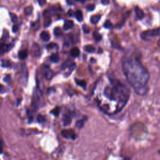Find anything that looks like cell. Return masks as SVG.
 Instances as JSON below:
<instances>
[{
  "label": "cell",
  "mask_w": 160,
  "mask_h": 160,
  "mask_svg": "<svg viewBox=\"0 0 160 160\" xmlns=\"http://www.w3.org/2000/svg\"><path fill=\"white\" fill-rule=\"evenodd\" d=\"M10 17H11V21L14 23H16L18 21V17L17 16L14 14V13H10Z\"/></svg>",
  "instance_id": "d4e9b609"
},
{
  "label": "cell",
  "mask_w": 160,
  "mask_h": 160,
  "mask_svg": "<svg viewBox=\"0 0 160 160\" xmlns=\"http://www.w3.org/2000/svg\"><path fill=\"white\" fill-rule=\"evenodd\" d=\"M68 68H69V71H70L71 72V71H73L74 69L76 68V63L72 62V63L70 65V66H69Z\"/></svg>",
  "instance_id": "e575fe53"
},
{
  "label": "cell",
  "mask_w": 160,
  "mask_h": 160,
  "mask_svg": "<svg viewBox=\"0 0 160 160\" xmlns=\"http://www.w3.org/2000/svg\"><path fill=\"white\" fill-rule=\"evenodd\" d=\"M94 36V38L96 40V41H100L102 38L101 34L99 33H98V32H94L93 34Z\"/></svg>",
  "instance_id": "83f0119b"
},
{
  "label": "cell",
  "mask_w": 160,
  "mask_h": 160,
  "mask_svg": "<svg viewBox=\"0 0 160 160\" xmlns=\"http://www.w3.org/2000/svg\"><path fill=\"white\" fill-rule=\"evenodd\" d=\"M61 135L66 139H74L76 137L75 132L72 129H64L61 131Z\"/></svg>",
  "instance_id": "5b68a950"
},
{
  "label": "cell",
  "mask_w": 160,
  "mask_h": 160,
  "mask_svg": "<svg viewBox=\"0 0 160 160\" xmlns=\"http://www.w3.org/2000/svg\"><path fill=\"white\" fill-rule=\"evenodd\" d=\"M94 8H95V6H94V4H89V5H88V6L86 7V9L88 10V11H93L94 9Z\"/></svg>",
  "instance_id": "1f68e13d"
},
{
  "label": "cell",
  "mask_w": 160,
  "mask_h": 160,
  "mask_svg": "<svg viewBox=\"0 0 160 160\" xmlns=\"http://www.w3.org/2000/svg\"><path fill=\"white\" fill-rule=\"evenodd\" d=\"M134 11H135V13H136V17L138 18V19H142L144 16V12L143 11L140 9L138 6H136L134 8Z\"/></svg>",
  "instance_id": "52a82bcc"
},
{
  "label": "cell",
  "mask_w": 160,
  "mask_h": 160,
  "mask_svg": "<svg viewBox=\"0 0 160 160\" xmlns=\"http://www.w3.org/2000/svg\"><path fill=\"white\" fill-rule=\"evenodd\" d=\"M57 46V44L54 42H51L49 43L47 46H46V48L48 49H52L54 48V47H56Z\"/></svg>",
  "instance_id": "4dcf8cb0"
},
{
  "label": "cell",
  "mask_w": 160,
  "mask_h": 160,
  "mask_svg": "<svg viewBox=\"0 0 160 160\" xmlns=\"http://www.w3.org/2000/svg\"><path fill=\"white\" fill-rule=\"evenodd\" d=\"M101 17V15H99V14H96V15L92 16L91 17V18H90V20H91V23L94 24H97V23L99 22V21Z\"/></svg>",
  "instance_id": "7c38bea8"
},
{
  "label": "cell",
  "mask_w": 160,
  "mask_h": 160,
  "mask_svg": "<svg viewBox=\"0 0 160 160\" xmlns=\"http://www.w3.org/2000/svg\"><path fill=\"white\" fill-rule=\"evenodd\" d=\"M122 69L130 85L140 95L146 94L149 74L136 56H126L122 60Z\"/></svg>",
  "instance_id": "7a4b0ae2"
},
{
  "label": "cell",
  "mask_w": 160,
  "mask_h": 160,
  "mask_svg": "<svg viewBox=\"0 0 160 160\" xmlns=\"http://www.w3.org/2000/svg\"><path fill=\"white\" fill-rule=\"evenodd\" d=\"M83 126H84V121H83L82 119L79 120V121H76V128H78L79 129H81V128H82L83 127Z\"/></svg>",
  "instance_id": "cb8c5ba5"
},
{
  "label": "cell",
  "mask_w": 160,
  "mask_h": 160,
  "mask_svg": "<svg viewBox=\"0 0 160 160\" xmlns=\"http://www.w3.org/2000/svg\"><path fill=\"white\" fill-rule=\"evenodd\" d=\"M72 62H71V61L70 60H66L62 64V66H61V69H64L67 68H69L70 66V65L72 64Z\"/></svg>",
  "instance_id": "d6986e66"
},
{
  "label": "cell",
  "mask_w": 160,
  "mask_h": 160,
  "mask_svg": "<svg viewBox=\"0 0 160 160\" xmlns=\"http://www.w3.org/2000/svg\"><path fill=\"white\" fill-rule=\"evenodd\" d=\"M73 24L74 23H73V22L71 20H67V21H66L64 22V25H63L64 30L67 31V30L70 29L71 28H72Z\"/></svg>",
  "instance_id": "ba28073f"
},
{
  "label": "cell",
  "mask_w": 160,
  "mask_h": 160,
  "mask_svg": "<svg viewBox=\"0 0 160 160\" xmlns=\"http://www.w3.org/2000/svg\"><path fill=\"white\" fill-rule=\"evenodd\" d=\"M28 56V52L26 50H21L18 52V58L20 59H24Z\"/></svg>",
  "instance_id": "5bb4252c"
},
{
  "label": "cell",
  "mask_w": 160,
  "mask_h": 160,
  "mask_svg": "<svg viewBox=\"0 0 160 160\" xmlns=\"http://www.w3.org/2000/svg\"><path fill=\"white\" fill-rule=\"evenodd\" d=\"M37 121H38L39 122H42V121H44V116H42L41 115V114L38 115V117H37Z\"/></svg>",
  "instance_id": "836d02e7"
},
{
  "label": "cell",
  "mask_w": 160,
  "mask_h": 160,
  "mask_svg": "<svg viewBox=\"0 0 160 160\" xmlns=\"http://www.w3.org/2000/svg\"><path fill=\"white\" fill-rule=\"evenodd\" d=\"M95 48L91 45H86L84 46V50L88 52H94L95 51Z\"/></svg>",
  "instance_id": "ac0fdd59"
},
{
  "label": "cell",
  "mask_w": 160,
  "mask_h": 160,
  "mask_svg": "<svg viewBox=\"0 0 160 160\" xmlns=\"http://www.w3.org/2000/svg\"><path fill=\"white\" fill-rule=\"evenodd\" d=\"M59 112H60V108L59 107H56L51 111V113L53 114L55 116H58Z\"/></svg>",
  "instance_id": "603a6c76"
},
{
  "label": "cell",
  "mask_w": 160,
  "mask_h": 160,
  "mask_svg": "<svg viewBox=\"0 0 160 160\" xmlns=\"http://www.w3.org/2000/svg\"><path fill=\"white\" fill-rule=\"evenodd\" d=\"M51 18H47L46 19V20L44 21V26L45 28L48 27V26H49V25L51 24Z\"/></svg>",
  "instance_id": "484cf974"
},
{
  "label": "cell",
  "mask_w": 160,
  "mask_h": 160,
  "mask_svg": "<svg viewBox=\"0 0 160 160\" xmlns=\"http://www.w3.org/2000/svg\"><path fill=\"white\" fill-rule=\"evenodd\" d=\"M38 2H39V5L41 6H44L46 3V1H44V0H41V1H39Z\"/></svg>",
  "instance_id": "74e56055"
},
{
  "label": "cell",
  "mask_w": 160,
  "mask_h": 160,
  "mask_svg": "<svg viewBox=\"0 0 160 160\" xmlns=\"http://www.w3.org/2000/svg\"><path fill=\"white\" fill-rule=\"evenodd\" d=\"M2 152V146L1 145V144L0 143V154Z\"/></svg>",
  "instance_id": "60d3db41"
},
{
  "label": "cell",
  "mask_w": 160,
  "mask_h": 160,
  "mask_svg": "<svg viewBox=\"0 0 160 160\" xmlns=\"http://www.w3.org/2000/svg\"><path fill=\"white\" fill-rule=\"evenodd\" d=\"M102 3H103V4H107V3H109V1H102Z\"/></svg>",
  "instance_id": "b9f144b4"
},
{
  "label": "cell",
  "mask_w": 160,
  "mask_h": 160,
  "mask_svg": "<svg viewBox=\"0 0 160 160\" xmlns=\"http://www.w3.org/2000/svg\"><path fill=\"white\" fill-rule=\"evenodd\" d=\"M32 7L31 6H27L24 9V14L26 15V16H29L32 12Z\"/></svg>",
  "instance_id": "e0dca14e"
},
{
  "label": "cell",
  "mask_w": 160,
  "mask_h": 160,
  "mask_svg": "<svg viewBox=\"0 0 160 160\" xmlns=\"http://www.w3.org/2000/svg\"><path fill=\"white\" fill-rule=\"evenodd\" d=\"M75 81H76V84L78 85H79V86L84 88L86 86V82L84 80H79V79H75Z\"/></svg>",
  "instance_id": "7402d4cb"
},
{
  "label": "cell",
  "mask_w": 160,
  "mask_h": 160,
  "mask_svg": "<svg viewBox=\"0 0 160 160\" xmlns=\"http://www.w3.org/2000/svg\"><path fill=\"white\" fill-rule=\"evenodd\" d=\"M82 29L84 31V33H88L89 32V31H90V29H89V27L86 24H84L82 27Z\"/></svg>",
  "instance_id": "f1b7e54d"
},
{
  "label": "cell",
  "mask_w": 160,
  "mask_h": 160,
  "mask_svg": "<svg viewBox=\"0 0 160 160\" xmlns=\"http://www.w3.org/2000/svg\"><path fill=\"white\" fill-rule=\"evenodd\" d=\"M104 26L105 28H112V23H111L108 20V21H106L104 22Z\"/></svg>",
  "instance_id": "f546056e"
},
{
  "label": "cell",
  "mask_w": 160,
  "mask_h": 160,
  "mask_svg": "<svg viewBox=\"0 0 160 160\" xmlns=\"http://www.w3.org/2000/svg\"><path fill=\"white\" fill-rule=\"evenodd\" d=\"M68 14L69 16H72V14H73V11H72V9H69V11H68Z\"/></svg>",
  "instance_id": "f35d334b"
},
{
  "label": "cell",
  "mask_w": 160,
  "mask_h": 160,
  "mask_svg": "<svg viewBox=\"0 0 160 160\" xmlns=\"http://www.w3.org/2000/svg\"><path fill=\"white\" fill-rule=\"evenodd\" d=\"M33 121V117L32 116H29V123H31Z\"/></svg>",
  "instance_id": "ab89813d"
},
{
  "label": "cell",
  "mask_w": 160,
  "mask_h": 160,
  "mask_svg": "<svg viewBox=\"0 0 160 160\" xmlns=\"http://www.w3.org/2000/svg\"><path fill=\"white\" fill-rule=\"evenodd\" d=\"M18 26L17 25H14V26H12V32H16L18 31Z\"/></svg>",
  "instance_id": "8d00e7d4"
},
{
  "label": "cell",
  "mask_w": 160,
  "mask_h": 160,
  "mask_svg": "<svg viewBox=\"0 0 160 160\" xmlns=\"http://www.w3.org/2000/svg\"><path fill=\"white\" fill-rule=\"evenodd\" d=\"M11 48L10 44H6L3 42H0V55L4 53L6 51H8Z\"/></svg>",
  "instance_id": "8992f818"
},
{
  "label": "cell",
  "mask_w": 160,
  "mask_h": 160,
  "mask_svg": "<svg viewBox=\"0 0 160 160\" xmlns=\"http://www.w3.org/2000/svg\"><path fill=\"white\" fill-rule=\"evenodd\" d=\"M1 66L3 68H8V67H9L10 65H11V62L9 60H7V59H2L1 61Z\"/></svg>",
  "instance_id": "44dd1931"
},
{
  "label": "cell",
  "mask_w": 160,
  "mask_h": 160,
  "mask_svg": "<svg viewBox=\"0 0 160 160\" xmlns=\"http://www.w3.org/2000/svg\"><path fill=\"white\" fill-rule=\"evenodd\" d=\"M42 72L43 75L46 80L49 81L52 79V78L53 76V72L49 66L43 65L42 66Z\"/></svg>",
  "instance_id": "277c9868"
},
{
  "label": "cell",
  "mask_w": 160,
  "mask_h": 160,
  "mask_svg": "<svg viewBox=\"0 0 160 160\" xmlns=\"http://www.w3.org/2000/svg\"><path fill=\"white\" fill-rule=\"evenodd\" d=\"M9 37V33L6 30V29H4L3 31V32H2V39L5 41L6 39H7Z\"/></svg>",
  "instance_id": "4316f807"
},
{
  "label": "cell",
  "mask_w": 160,
  "mask_h": 160,
  "mask_svg": "<svg viewBox=\"0 0 160 160\" xmlns=\"http://www.w3.org/2000/svg\"><path fill=\"white\" fill-rule=\"evenodd\" d=\"M32 52L34 54V56H40L41 51V48L38 46V44H35L33 46V47H32Z\"/></svg>",
  "instance_id": "9c48e42d"
},
{
  "label": "cell",
  "mask_w": 160,
  "mask_h": 160,
  "mask_svg": "<svg viewBox=\"0 0 160 160\" xmlns=\"http://www.w3.org/2000/svg\"><path fill=\"white\" fill-rule=\"evenodd\" d=\"M40 37L44 41H48L50 39V35L49 33L47 31H42L40 34Z\"/></svg>",
  "instance_id": "30bf717a"
},
{
  "label": "cell",
  "mask_w": 160,
  "mask_h": 160,
  "mask_svg": "<svg viewBox=\"0 0 160 160\" xmlns=\"http://www.w3.org/2000/svg\"><path fill=\"white\" fill-rule=\"evenodd\" d=\"M7 91V89L3 85L0 84V93H4Z\"/></svg>",
  "instance_id": "d6a6232c"
},
{
  "label": "cell",
  "mask_w": 160,
  "mask_h": 160,
  "mask_svg": "<svg viewBox=\"0 0 160 160\" xmlns=\"http://www.w3.org/2000/svg\"><path fill=\"white\" fill-rule=\"evenodd\" d=\"M54 34L56 36H60L62 35V30L59 27H56L54 28Z\"/></svg>",
  "instance_id": "ffe728a7"
},
{
  "label": "cell",
  "mask_w": 160,
  "mask_h": 160,
  "mask_svg": "<svg viewBox=\"0 0 160 160\" xmlns=\"http://www.w3.org/2000/svg\"><path fill=\"white\" fill-rule=\"evenodd\" d=\"M70 53H71V55L73 57H77L79 55V53H80L79 49L78 47H74L71 50Z\"/></svg>",
  "instance_id": "4fadbf2b"
},
{
  "label": "cell",
  "mask_w": 160,
  "mask_h": 160,
  "mask_svg": "<svg viewBox=\"0 0 160 160\" xmlns=\"http://www.w3.org/2000/svg\"><path fill=\"white\" fill-rule=\"evenodd\" d=\"M75 16H76V19L81 22L82 21V19H83V16H82V13L81 12V11L80 10H77L76 12H75Z\"/></svg>",
  "instance_id": "2e32d148"
},
{
  "label": "cell",
  "mask_w": 160,
  "mask_h": 160,
  "mask_svg": "<svg viewBox=\"0 0 160 160\" xmlns=\"http://www.w3.org/2000/svg\"><path fill=\"white\" fill-rule=\"evenodd\" d=\"M62 122L64 126H69L71 122V118L68 115H64L63 118H62Z\"/></svg>",
  "instance_id": "8fae6325"
},
{
  "label": "cell",
  "mask_w": 160,
  "mask_h": 160,
  "mask_svg": "<svg viewBox=\"0 0 160 160\" xmlns=\"http://www.w3.org/2000/svg\"><path fill=\"white\" fill-rule=\"evenodd\" d=\"M108 81L102 92L106 102L101 108L106 113L112 115L120 112L126 106L129 99L130 91L118 79L108 76Z\"/></svg>",
  "instance_id": "6da1fadb"
},
{
  "label": "cell",
  "mask_w": 160,
  "mask_h": 160,
  "mask_svg": "<svg viewBox=\"0 0 160 160\" xmlns=\"http://www.w3.org/2000/svg\"><path fill=\"white\" fill-rule=\"evenodd\" d=\"M50 60L51 61V62L56 63L59 61V57L58 54L52 53L50 56Z\"/></svg>",
  "instance_id": "9a60e30c"
},
{
  "label": "cell",
  "mask_w": 160,
  "mask_h": 160,
  "mask_svg": "<svg viewBox=\"0 0 160 160\" xmlns=\"http://www.w3.org/2000/svg\"><path fill=\"white\" fill-rule=\"evenodd\" d=\"M160 36V28L144 31L141 34V38L145 40H149L151 38Z\"/></svg>",
  "instance_id": "3957f363"
},
{
  "label": "cell",
  "mask_w": 160,
  "mask_h": 160,
  "mask_svg": "<svg viewBox=\"0 0 160 160\" xmlns=\"http://www.w3.org/2000/svg\"><path fill=\"white\" fill-rule=\"evenodd\" d=\"M11 81V76L9 75H6L4 78V81L6 82H9Z\"/></svg>",
  "instance_id": "d590c367"
}]
</instances>
